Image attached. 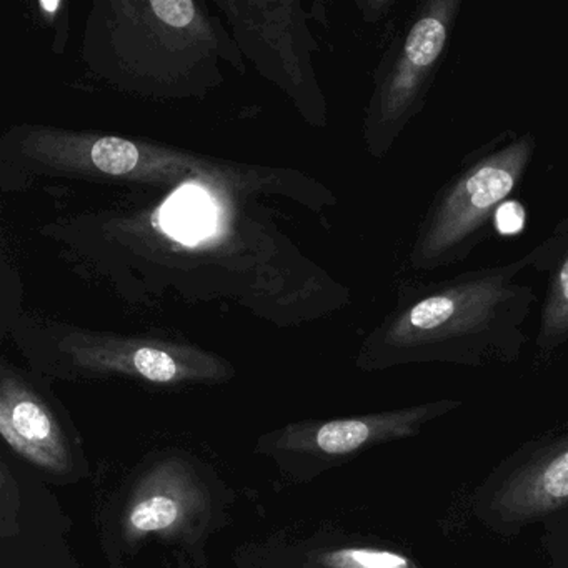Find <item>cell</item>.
Here are the masks:
<instances>
[{"label":"cell","mask_w":568,"mask_h":568,"mask_svg":"<svg viewBox=\"0 0 568 568\" xmlns=\"http://www.w3.org/2000/svg\"><path fill=\"white\" fill-rule=\"evenodd\" d=\"M528 255L504 265L408 285L374 344L378 367L454 364L484 367L517 362L537 294L518 275Z\"/></svg>","instance_id":"6da1fadb"},{"label":"cell","mask_w":568,"mask_h":568,"mask_svg":"<svg viewBox=\"0 0 568 568\" xmlns=\"http://www.w3.org/2000/svg\"><path fill=\"white\" fill-rule=\"evenodd\" d=\"M535 149L531 132L504 131L468 152L418 224L410 267L430 272L465 261L487 239L498 211L517 191Z\"/></svg>","instance_id":"7a4b0ae2"},{"label":"cell","mask_w":568,"mask_h":568,"mask_svg":"<svg viewBox=\"0 0 568 568\" xmlns=\"http://www.w3.org/2000/svg\"><path fill=\"white\" fill-rule=\"evenodd\" d=\"M470 510L507 538L568 511V428L505 457L475 488Z\"/></svg>","instance_id":"3957f363"},{"label":"cell","mask_w":568,"mask_h":568,"mask_svg":"<svg viewBox=\"0 0 568 568\" xmlns=\"http://www.w3.org/2000/svg\"><path fill=\"white\" fill-rule=\"evenodd\" d=\"M462 0H425L415 6L404 34L395 41L375 108L382 149L424 111L428 92L447 54Z\"/></svg>","instance_id":"277c9868"},{"label":"cell","mask_w":568,"mask_h":568,"mask_svg":"<svg viewBox=\"0 0 568 568\" xmlns=\"http://www.w3.org/2000/svg\"><path fill=\"white\" fill-rule=\"evenodd\" d=\"M460 405L457 400H435L322 424L288 425L278 434L275 445L282 450L304 452L324 460H344L377 445L415 437L430 422L457 410Z\"/></svg>","instance_id":"5b68a950"},{"label":"cell","mask_w":568,"mask_h":568,"mask_svg":"<svg viewBox=\"0 0 568 568\" xmlns=\"http://www.w3.org/2000/svg\"><path fill=\"white\" fill-rule=\"evenodd\" d=\"M0 434L12 450L51 474H68L74 465L71 444L54 412L32 392L4 382L0 395Z\"/></svg>","instance_id":"8992f818"},{"label":"cell","mask_w":568,"mask_h":568,"mask_svg":"<svg viewBox=\"0 0 568 568\" xmlns=\"http://www.w3.org/2000/svg\"><path fill=\"white\" fill-rule=\"evenodd\" d=\"M204 495L179 464H165L145 477L129 501L124 517L128 540L152 534L171 535L197 517Z\"/></svg>","instance_id":"52a82bcc"},{"label":"cell","mask_w":568,"mask_h":568,"mask_svg":"<svg viewBox=\"0 0 568 568\" xmlns=\"http://www.w3.org/2000/svg\"><path fill=\"white\" fill-rule=\"evenodd\" d=\"M527 255L530 268L547 275L535 344L541 354H551L568 342V217Z\"/></svg>","instance_id":"ba28073f"},{"label":"cell","mask_w":568,"mask_h":568,"mask_svg":"<svg viewBox=\"0 0 568 568\" xmlns=\"http://www.w3.org/2000/svg\"><path fill=\"white\" fill-rule=\"evenodd\" d=\"M164 227L184 242L202 237L211 229L207 202L199 192H182L165 207Z\"/></svg>","instance_id":"9c48e42d"},{"label":"cell","mask_w":568,"mask_h":568,"mask_svg":"<svg viewBox=\"0 0 568 568\" xmlns=\"http://www.w3.org/2000/svg\"><path fill=\"white\" fill-rule=\"evenodd\" d=\"M322 568H425L404 551L382 547H342L321 557Z\"/></svg>","instance_id":"30bf717a"},{"label":"cell","mask_w":568,"mask_h":568,"mask_svg":"<svg viewBox=\"0 0 568 568\" xmlns=\"http://www.w3.org/2000/svg\"><path fill=\"white\" fill-rule=\"evenodd\" d=\"M92 162L95 168L109 175L129 174L139 162V151L134 144L118 138H104L92 145Z\"/></svg>","instance_id":"8fae6325"},{"label":"cell","mask_w":568,"mask_h":568,"mask_svg":"<svg viewBox=\"0 0 568 568\" xmlns=\"http://www.w3.org/2000/svg\"><path fill=\"white\" fill-rule=\"evenodd\" d=\"M544 551L547 568H568V511L548 518L544 524Z\"/></svg>","instance_id":"7c38bea8"},{"label":"cell","mask_w":568,"mask_h":568,"mask_svg":"<svg viewBox=\"0 0 568 568\" xmlns=\"http://www.w3.org/2000/svg\"><path fill=\"white\" fill-rule=\"evenodd\" d=\"M152 11L172 28H187L195 18V6L191 0H154Z\"/></svg>","instance_id":"4fadbf2b"},{"label":"cell","mask_w":568,"mask_h":568,"mask_svg":"<svg viewBox=\"0 0 568 568\" xmlns=\"http://www.w3.org/2000/svg\"><path fill=\"white\" fill-rule=\"evenodd\" d=\"M59 6H61V2H59V0H52V2H48V0H44V2H41V8L45 9V11H48L49 14H52V12L58 11Z\"/></svg>","instance_id":"5bb4252c"}]
</instances>
